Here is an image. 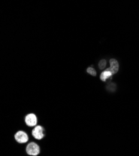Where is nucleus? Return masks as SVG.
I'll use <instances>...</instances> for the list:
<instances>
[{
	"mask_svg": "<svg viewBox=\"0 0 139 156\" xmlns=\"http://www.w3.org/2000/svg\"><path fill=\"white\" fill-rule=\"evenodd\" d=\"M26 152L29 155L36 156L40 153L39 146L35 143H30L26 147Z\"/></svg>",
	"mask_w": 139,
	"mask_h": 156,
	"instance_id": "nucleus-1",
	"label": "nucleus"
},
{
	"mask_svg": "<svg viewBox=\"0 0 139 156\" xmlns=\"http://www.w3.org/2000/svg\"><path fill=\"white\" fill-rule=\"evenodd\" d=\"M14 138L16 139V141L21 144L25 143L28 141L29 137L27 134L23 131H20L16 133V134L14 135Z\"/></svg>",
	"mask_w": 139,
	"mask_h": 156,
	"instance_id": "nucleus-2",
	"label": "nucleus"
},
{
	"mask_svg": "<svg viewBox=\"0 0 139 156\" xmlns=\"http://www.w3.org/2000/svg\"><path fill=\"white\" fill-rule=\"evenodd\" d=\"M25 122L26 123V124L28 126H30V127L35 126L38 122L36 116L33 113L27 115L25 117Z\"/></svg>",
	"mask_w": 139,
	"mask_h": 156,
	"instance_id": "nucleus-3",
	"label": "nucleus"
},
{
	"mask_svg": "<svg viewBox=\"0 0 139 156\" xmlns=\"http://www.w3.org/2000/svg\"><path fill=\"white\" fill-rule=\"evenodd\" d=\"M44 128L41 126H36L33 130L32 134L35 139L38 140H41L44 137Z\"/></svg>",
	"mask_w": 139,
	"mask_h": 156,
	"instance_id": "nucleus-4",
	"label": "nucleus"
},
{
	"mask_svg": "<svg viewBox=\"0 0 139 156\" xmlns=\"http://www.w3.org/2000/svg\"><path fill=\"white\" fill-rule=\"evenodd\" d=\"M110 62V67L109 69H107L106 70L110 71L113 75L115 74L116 73L118 72L119 69V62L116 59L114 58H111L109 61Z\"/></svg>",
	"mask_w": 139,
	"mask_h": 156,
	"instance_id": "nucleus-5",
	"label": "nucleus"
},
{
	"mask_svg": "<svg viewBox=\"0 0 139 156\" xmlns=\"http://www.w3.org/2000/svg\"><path fill=\"white\" fill-rule=\"evenodd\" d=\"M112 75L113 74L110 71L105 70V71H104L101 73V76H100V79L102 82H105L107 79H109V78H111Z\"/></svg>",
	"mask_w": 139,
	"mask_h": 156,
	"instance_id": "nucleus-6",
	"label": "nucleus"
},
{
	"mask_svg": "<svg viewBox=\"0 0 139 156\" xmlns=\"http://www.w3.org/2000/svg\"><path fill=\"white\" fill-rule=\"evenodd\" d=\"M106 64H107L106 60L105 59H102V60H100V62H99V64H98L99 68L101 70H103L104 69H105V67L106 66Z\"/></svg>",
	"mask_w": 139,
	"mask_h": 156,
	"instance_id": "nucleus-7",
	"label": "nucleus"
},
{
	"mask_svg": "<svg viewBox=\"0 0 139 156\" xmlns=\"http://www.w3.org/2000/svg\"><path fill=\"white\" fill-rule=\"evenodd\" d=\"M87 72L89 74L91 75L92 76H96V74H97L96 70L94 68H92V67L87 68Z\"/></svg>",
	"mask_w": 139,
	"mask_h": 156,
	"instance_id": "nucleus-8",
	"label": "nucleus"
}]
</instances>
